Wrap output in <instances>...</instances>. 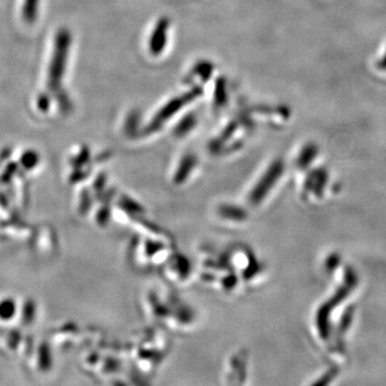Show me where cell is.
Returning a JSON list of instances; mask_svg holds the SVG:
<instances>
[{
    "instance_id": "obj_1",
    "label": "cell",
    "mask_w": 386,
    "mask_h": 386,
    "mask_svg": "<svg viewBox=\"0 0 386 386\" xmlns=\"http://www.w3.org/2000/svg\"><path fill=\"white\" fill-rule=\"evenodd\" d=\"M62 37L64 35H62L59 40H58V47L57 51H56V60L54 62V68L51 69V81H53V83H57L59 81V78H62V74L64 71V64H66V56H67V43L68 40H66L64 45H62Z\"/></svg>"
},
{
    "instance_id": "obj_2",
    "label": "cell",
    "mask_w": 386,
    "mask_h": 386,
    "mask_svg": "<svg viewBox=\"0 0 386 386\" xmlns=\"http://www.w3.org/2000/svg\"><path fill=\"white\" fill-rule=\"evenodd\" d=\"M168 23L165 21H161L153 31V36L151 38V53L158 55L161 53L163 49H165L167 45Z\"/></svg>"
}]
</instances>
